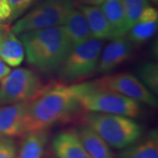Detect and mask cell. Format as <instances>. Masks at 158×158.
I'll return each instance as SVG.
<instances>
[{
	"mask_svg": "<svg viewBox=\"0 0 158 158\" xmlns=\"http://www.w3.org/2000/svg\"><path fill=\"white\" fill-rule=\"evenodd\" d=\"M95 87L94 82L72 85L56 84L45 87L29 101L26 133L48 129L70 119L82 107L80 97Z\"/></svg>",
	"mask_w": 158,
	"mask_h": 158,
	"instance_id": "obj_1",
	"label": "cell"
},
{
	"mask_svg": "<svg viewBox=\"0 0 158 158\" xmlns=\"http://www.w3.org/2000/svg\"><path fill=\"white\" fill-rule=\"evenodd\" d=\"M19 35L27 62L47 75L58 70L72 49L62 26L28 31Z\"/></svg>",
	"mask_w": 158,
	"mask_h": 158,
	"instance_id": "obj_2",
	"label": "cell"
},
{
	"mask_svg": "<svg viewBox=\"0 0 158 158\" xmlns=\"http://www.w3.org/2000/svg\"><path fill=\"white\" fill-rule=\"evenodd\" d=\"M85 124L93 129L110 147L123 149L138 141L142 134L140 125L132 118L117 114L89 112Z\"/></svg>",
	"mask_w": 158,
	"mask_h": 158,
	"instance_id": "obj_3",
	"label": "cell"
},
{
	"mask_svg": "<svg viewBox=\"0 0 158 158\" xmlns=\"http://www.w3.org/2000/svg\"><path fill=\"white\" fill-rule=\"evenodd\" d=\"M74 8V0H46L20 18L11 28L15 34L62 26Z\"/></svg>",
	"mask_w": 158,
	"mask_h": 158,
	"instance_id": "obj_4",
	"label": "cell"
},
{
	"mask_svg": "<svg viewBox=\"0 0 158 158\" xmlns=\"http://www.w3.org/2000/svg\"><path fill=\"white\" fill-rule=\"evenodd\" d=\"M103 40L90 39L72 48L59 68L58 75L64 83H73L96 70Z\"/></svg>",
	"mask_w": 158,
	"mask_h": 158,
	"instance_id": "obj_5",
	"label": "cell"
},
{
	"mask_svg": "<svg viewBox=\"0 0 158 158\" xmlns=\"http://www.w3.org/2000/svg\"><path fill=\"white\" fill-rule=\"evenodd\" d=\"M41 78L35 71L20 68L10 71L0 83V105L32 100L44 90Z\"/></svg>",
	"mask_w": 158,
	"mask_h": 158,
	"instance_id": "obj_6",
	"label": "cell"
},
{
	"mask_svg": "<svg viewBox=\"0 0 158 158\" xmlns=\"http://www.w3.org/2000/svg\"><path fill=\"white\" fill-rule=\"evenodd\" d=\"M82 108L87 112L122 115L129 118L138 117L141 113L139 102L128 97L97 88L86 91L80 97Z\"/></svg>",
	"mask_w": 158,
	"mask_h": 158,
	"instance_id": "obj_7",
	"label": "cell"
},
{
	"mask_svg": "<svg viewBox=\"0 0 158 158\" xmlns=\"http://www.w3.org/2000/svg\"><path fill=\"white\" fill-rule=\"evenodd\" d=\"M99 90H109L128 97L152 107L157 106V100L154 94L140 81L130 73H118L104 77L94 82Z\"/></svg>",
	"mask_w": 158,
	"mask_h": 158,
	"instance_id": "obj_8",
	"label": "cell"
},
{
	"mask_svg": "<svg viewBox=\"0 0 158 158\" xmlns=\"http://www.w3.org/2000/svg\"><path fill=\"white\" fill-rule=\"evenodd\" d=\"M133 43L124 36L114 37L100 52L96 70L106 74L113 71L128 60L133 53Z\"/></svg>",
	"mask_w": 158,
	"mask_h": 158,
	"instance_id": "obj_9",
	"label": "cell"
},
{
	"mask_svg": "<svg viewBox=\"0 0 158 158\" xmlns=\"http://www.w3.org/2000/svg\"><path fill=\"white\" fill-rule=\"evenodd\" d=\"M29 101L0 107V138L19 137L26 134V118Z\"/></svg>",
	"mask_w": 158,
	"mask_h": 158,
	"instance_id": "obj_10",
	"label": "cell"
},
{
	"mask_svg": "<svg viewBox=\"0 0 158 158\" xmlns=\"http://www.w3.org/2000/svg\"><path fill=\"white\" fill-rule=\"evenodd\" d=\"M56 158H90L77 133V130L60 132L52 141Z\"/></svg>",
	"mask_w": 158,
	"mask_h": 158,
	"instance_id": "obj_11",
	"label": "cell"
},
{
	"mask_svg": "<svg viewBox=\"0 0 158 158\" xmlns=\"http://www.w3.org/2000/svg\"><path fill=\"white\" fill-rule=\"evenodd\" d=\"M62 27L72 48L92 39L86 19L79 9L70 11Z\"/></svg>",
	"mask_w": 158,
	"mask_h": 158,
	"instance_id": "obj_12",
	"label": "cell"
},
{
	"mask_svg": "<svg viewBox=\"0 0 158 158\" xmlns=\"http://www.w3.org/2000/svg\"><path fill=\"white\" fill-rule=\"evenodd\" d=\"M79 10L86 19L93 39L103 40L114 38L113 29L100 7L88 5L81 6Z\"/></svg>",
	"mask_w": 158,
	"mask_h": 158,
	"instance_id": "obj_13",
	"label": "cell"
},
{
	"mask_svg": "<svg viewBox=\"0 0 158 158\" xmlns=\"http://www.w3.org/2000/svg\"><path fill=\"white\" fill-rule=\"evenodd\" d=\"M48 130L27 132L23 135L17 158H42L48 141Z\"/></svg>",
	"mask_w": 158,
	"mask_h": 158,
	"instance_id": "obj_14",
	"label": "cell"
},
{
	"mask_svg": "<svg viewBox=\"0 0 158 158\" xmlns=\"http://www.w3.org/2000/svg\"><path fill=\"white\" fill-rule=\"evenodd\" d=\"M77 133L90 158H113L110 146L89 126L79 127Z\"/></svg>",
	"mask_w": 158,
	"mask_h": 158,
	"instance_id": "obj_15",
	"label": "cell"
},
{
	"mask_svg": "<svg viewBox=\"0 0 158 158\" xmlns=\"http://www.w3.org/2000/svg\"><path fill=\"white\" fill-rule=\"evenodd\" d=\"M100 8L113 29L114 37L124 36L127 34L129 27L127 22L122 0H105Z\"/></svg>",
	"mask_w": 158,
	"mask_h": 158,
	"instance_id": "obj_16",
	"label": "cell"
},
{
	"mask_svg": "<svg viewBox=\"0 0 158 158\" xmlns=\"http://www.w3.org/2000/svg\"><path fill=\"white\" fill-rule=\"evenodd\" d=\"M25 52L20 40L10 30L0 37V60L11 67H17L24 60Z\"/></svg>",
	"mask_w": 158,
	"mask_h": 158,
	"instance_id": "obj_17",
	"label": "cell"
},
{
	"mask_svg": "<svg viewBox=\"0 0 158 158\" xmlns=\"http://www.w3.org/2000/svg\"><path fill=\"white\" fill-rule=\"evenodd\" d=\"M124 149V148H123ZM120 158H158L157 131L153 130L142 141L135 142L119 155Z\"/></svg>",
	"mask_w": 158,
	"mask_h": 158,
	"instance_id": "obj_18",
	"label": "cell"
},
{
	"mask_svg": "<svg viewBox=\"0 0 158 158\" xmlns=\"http://www.w3.org/2000/svg\"><path fill=\"white\" fill-rule=\"evenodd\" d=\"M157 31V21L137 22L128 30V40L132 43L141 44L149 40Z\"/></svg>",
	"mask_w": 158,
	"mask_h": 158,
	"instance_id": "obj_19",
	"label": "cell"
},
{
	"mask_svg": "<svg viewBox=\"0 0 158 158\" xmlns=\"http://www.w3.org/2000/svg\"><path fill=\"white\" fill-rule=\"evenodd\" d=\"M138 77L143 85L152 93L158 92V66L156 63L148 62L141 64L138 69Z\"/></svg>",
	"mask_w": 158,
	"mask_h": 158,
	"instance_id": "obj_20",
	"label": "cell"
},
{
	"mask_svg": "<svg viewBox=\"0 0 158 158\" xmlns=\"http://www.w3.org/2000/svg\"><path fill=\"white\" fill-rule=\"evenodd\" d=\"M125 14L128 27L138 22L141 11L149 6L148 0H122Z\"/></svg>",
	"mask_w": 158,
	"mask_h": 158,
	"instance_id": "obj_21",
	"label": "cell"
},
{
	"mask_svg": "<svg viewBox=\"0 0 158 158\" xmlns=\"http://www.w3.org/2000/svg\"><path fill=\"white\" fill-rule=\"evenodd\" d=\"M18 145L13 138H0V158H17Z\"/></svg>",
	"mask_w": 158,
	"mask_h": 158,
	"instance_id": "obj_22",
	"label": "cell"
},
{
	"mask_svg": "<svg viewBox=\"0 0 158 158\" xmlns=\"http://www.w3.org/2000/svg\"><path fill=\"white\" fill-rule=\"evenodd\" d=\"M34 1L35 0H8L11 7L10 21L19 17Z\"/></svg>",
	"mask_w": 158,
	"mask_h": 158,
	"instance_id": "obj_23",
	"label": "cell"
},
{
	"mask_svg": "<svg viewBox=\"0 0 158 158\" xmlns=\"http://www.w3.org/2000/svg\"><path fill=\"white\" fill-rule=\"evenodd\" d=\"M157 10L148 6L141 11L138 22H153V21H157Z\"/></svg>",
	"mask_w": 158,
	"mask_h": 158,
	"instance_id": "obj_24",
	"label": "cell"
},
{
	"mask_svg": "<svg viewBox=\"0 0 158 158\" xmlns=\"http://www.w3.org/2000/svg\"><path fill=\"white\" fill-rule=\"evenodd\" d=\"M11 16V7L8 0H0V22L9 19Z\"/></svg>",
	"mask_w": 158,
	"mask_h": 158,
	"instance_id": "obj_25",
	"label": "cell"
},
{
	"mask_svg": "<svg viewBox=\"0 0 158 158\" xmlns=\"http://www.w3.org/2000/svg\"><path fill=\"white\" fill-rule=\"evenodd\" d=\"M10 71H11V69L6 65V63L0 60V81L4 78Z\"/></svg>",
	"mask_w": 158,
	"mask_h": 158,
	"instance_id": "obj_26",
	"label": "cell"
},
{
	"mask_svg": "<svg viewBox=\"0 0 158 158\" xmlns=\"http://www.w3.org/2000/svg\"><path fill=\"white\" fill-rule=\"evenodd\" d=\"M11 30L10 27L7 24L0 22V37H2L4 34H6L7 32H9Z\"/></svg>",
	"mask_w": 158,
	"mask_h": 158,
	"instance_id": "obj_27",
	"label": "cell"
},
{
	"mask_svg": "<svg viewBox=\"0 0 158 158\" xmlns=\"http://www.w3.org/2000/svg\"><path fill=\"white\" fill-rule=\"evenodd\" d=\"M105 0H85V2L86 4L90 5V6H101L102 3L104 2Z\"/></svg>",
	"mask_w": 158,
	"mask_h": 158,
	"instance_id": "obj_28",
	"label": "cell"
},
{
	"mask_svg": "<svg viewBox=\"0 0 158 158\" xmlns=\"http://www.w3.org/2000/svg\"><path fill=\"white\" fill-rule=\"evenodd\" d=\"M153 1H154L155 3H157V2H158V0H153Z\"/></svg>",
	"mask_w": 158,
	"mask_h": 158,
	"instance_id": "obj_29",
	"label": "cell"
},
{
	"mask_svg": "<svg viewBox=\"0 0 158 158\" xmlns=\"http://www.w3.org/2000/svg\"><path fill=\"white\" fill-rule=\"evenodd\" d=\"M50 158H56V157H50Z\"/></svg>",
	"mask_w": 158,
	"mask_h": 158,
	"instance_id": "obj_30",
	"label": "cell"
}]
</instances>
